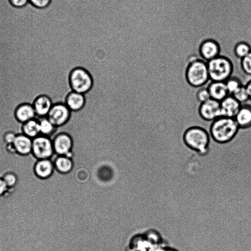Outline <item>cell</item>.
Returning a JSON list of instances; mask_svg holds the SVG:
<instances>
[{"mask_svg": "<svg viewBox=\"0 0 251 251\" xmlns=\"http://www.w3.org/2000/svg\"><path fill=\"white\" fill-rule=\"evenodd\" d=\"M210 140L209 132L200 126H190L185 130L182 135V141L185 146L201 157L209 154Z\"/></svg>", "mask_w": 251, "mask_h": 251, "instance_id": "6da1fadb", "label": "cell"}, {"mask_svg": "<svg viewBox=\"0 0 251 251\" xmlns=\"http://www.w3.org/2000/svg\"><path fill=\"white\" fill-rule=\"evenodd\" d=\"M185 62L184 76L187 83L196 88L204 86L210 81L207 62L197 56L188 57Z\"/></svg>", "mask_w": 251, "mask_h": 251, "instance_id": "7a4b0ae2", "label": "cell"}, {"mask_svg": "<svg viewBox=\"0 0 251 251\" xmlns=\"http://www.w3.org/2000/svg\"><path fill=\"white\" fill-rule=\"evenodd\" d=\"M239 129L234 118L221 116L211 122L208 132L215 142L226 144L234 139Z\"/></svg>", "mask_w": 251, "mask_h": 251, "instance_id": "3957f363", "label": "cell"}, {"mask_svg": "<svg viewBox=\"0 0 251 251\" xmlns=\"http://www.w3.org/2000/svg\"><path fill=\"white\" fill-rule=\"evenodd\" d=\"M207 63L210 81L225 82L232 75L233 61L227 57L219 55Z\"/></svg>", "mask_w": 251, "mask_h": 251, "instance_id": "277c9868", "label": "cell"}, {"mask_svg": "<svg viewBox=\"0 0 251 251\" xmlns=\"http://www.w3.org/2000/svg\"><path fill=\"white\" fill-rule=\"evenodd\" d=\"M68 82L71 91L84 95L92 89L94 84L90 73L81 66L75 67L71 70L68 76Z\"/></svg>", "mask_w": 251, "mask_h": 251, "instance_id": "5b68a950", "label": "cell"}, {"mask_svg": "<svg viewBox=\"0 0 251 251\" xmlns=\"http://www.w3.org/2000/svg\"><path fill=\"white\" fill-rule=\"evenodd\" d=\"M32 153L39 160L52 158L55 154L52 139L42 135L33 138Z\"/></svg>", "mask_w": 251, "mask_h": 251, "instance_id": "8992f818", "label": "cell"}, {"mask_svg": "<svg viewBox=\"0 0 251 251\" xmlns=\"http://www.w3.org/2000/svg\"><path fill=\"white\" fill-rule=\"evenodd\" d=\"M71 114V111L64 102H56L53 103L47 117L55 126L59 128L69 121Z\"/></svg>", "mask_w": 251, "mask_h": 251, "instance_id": "52a82bcc", "label": "cell"}, {"mask_svg": "<svg viewBox=\"0 0 251 251\" xmlns=\"http://www.w3.org/2000/svg\"><path fill=\"white\" fill-rule=\"evenodd\" d=\"M52 141L55 154L72 158L74 141L70 134L63 131L57 132L52 138Z\"/></svg>", "mask_w": 251, "mask_h": 251, "instance_id": "ba28073f", "label": "cell"}, {"mask_svg": "<svg viewBox=\"0 0 251 251\" xmlns=\"http://www.w3.org/2000/svg\"><path fill=\"white\" fill-rule=\"evenodd\" d=\"M198 112L201 119L206 122H212L221 116L220 103L218 101L210 99L205 102L200 103Z\"/></svg>", "mask_w": 251, "mask_h": 251, "instance_id": "9c48e42d", "label": "cell"}, {"mask_svg": "<svg viewBox=\"0 0 251 251\" xmlns=\"http://www.w3.org/2000/svg\"><path fill=\"white\" fill-rule=\"evenodd\" d=\"M221 116L234 118L242 104L229 95L220 102Z\"/></svg>", "mask_w": 251, "mask_h": 251, "instance_id": "30bf717a", "label": "cell"}, {"mask_svg": "<svg viewBox=\"0 0 251 251\" xmlns=\"http://www.w3.org/2000/svg\"><path fill=\"white\" fill-rule=\"evenodd\" d=\"M53 103L52 98L48 95H42L37 97L33 104L37 119L47 117Z\"/></svg>", "mask_w": 251, "mask_h": 251, "instance_id": "8fae6325", "label": "cell"}, {"mask_svg": "<svg viewBox=\"0 0 251 251\" xmlns=\"http://www.w3.org/2000/svg\"><path fill=\"white\" fill-rule=\"evenodd\" d=\"M64 103L73 112H78L83 108L86 103L85 95L71 91L65 97Z\"/></svg>", "mask_w": 251, "mask_h": 251, "instance_id": "7c38bea8", "label": "cell"}, {"mask_svg": "<svg viewBox=\"0 0 251 251\" xmlns=\"http://www.w3.org/2000/svg\"><path fill=\"white\" fill-rule=\"evenodd\" d=\"M206 87L210 98L219 102L229 95L225 82L210 81Z\"/></svg>", "mask_w": 251, "mask_h": 251, "instance_id": "4fadbf2b", "label": "cell"}, {"mask_svg": "<svg viewBox=\"0 0 251 251\" xmlns=\"http://www.w3.org/2000/svg\"><path fill=\"white\" fill-rule=\"evenodd\" d=\"M240 129H246L251 127V104H242L234 117Z\"/></svg>", "mask_w": 251, "mask_h": 251, "instance_id": "5bb4252c", "label": "cell"}, {"mask_svg": "<svg viewBox=\"0 0 251 251\" xmlns=\"http://www.w3.org/2000/svg\"><path fill=\"white\" fill-rule=\"evenodd\" d=\"M12 145L20 154L27 155L32 152V139L23 133L17 135Z\"/></svg>", "mask_w": 251, "mask_h": 251, "instance_id": "9a60e30c", "label": "cell"}, {"mask_svg": "<svg viewBox=\"0 0 251 251\" xmlns=\"http://www.w3.org/2000/svg\"><path fill=\"white\" fill-rule=\"evenodd\" d=\"M200 53L201 58L207 62L219 55L220 49L216 43L208 40L201 45Z\"/></svg>", "mask_w": 251, "mask_h": 251, "instance_id": "2e32d148", "label": "cell"}, {"mask_svg": "<svg viewBox=\"0 0 251 251\" xmlns=\"http://www.w3.org/2000/svg\"><path fill=\"white\" fill-rule=\"evenodd\" d=\"M53 161L50 159H39L35 166L36 175L42 178L49 177L54 170Z\"/></svg>", "mask_w": 251, "mask_h": 251, "instance_id": "e0dca14e", "label": "cell"}, {"mask_svg": "<svg viewBox=\"0 0 251 251\" xmlns=\"http://www.w3.org/2000/svg\"><path fill=\"white\" fill-rule=\"evenodd\" d=\"M15 117L22 124L37 118L33 105L29 103H23L19 105L15 111Z\"/></svg>", "mask_w": 251, "mask_h": 251, "instance_id": "ac0fdd59", "label": "cell"}, {"mask_svg": "<svg viewBox=\"0 0 251 251\" xmlns=\"http://www.w3.org/2000/svg\"><path fill=\"white\" fill-rule=\"evenodd\" d=\"M51 159L53 161L55 169L61 174H67L73 168V160L67 156L55 154Z\"/></svg>", "mask_w": 251, "mask_h": 251, "instance_id": "d6986e66", "label": "cell"}, {"mask_svg": "<svg viewBox=\"0 0 251 251\" xmlns=\"http://www.w3.org/2000/svg\"><path fill=\"white\" fill-rule=\"evenodd\" d=\"M22 130L23 134L32 139L39 136L41 133L39 120L35 118L24 123Z\"/></svg>", "mask_w": 251, "mask_h": 251, "instance_id": "ffe728a7", "label": "cell"}, {"mask_svg": "<svg viewBox=\"0 0 251 251\" xmlns=\"http://www.w3.org/2000/svg\"><path fill=\"white\" fill-rule=\"evenodd\" d=\"M40 124L41 135L52 138L57 133L58 128L55 126L47 117L37 119Z\"/></svg>", "mask_w": 251, "mask_h": 251, "instance_id": "44dd1931", "label": "cell"}, {"mask_svg": "<svg viewBox=\"0 0 251 251\" xmlns=\"http://www.w3.org/2000/svg\"><path fill=\"white\" fill-rule=\"evenodd\" d=\"M229 95H231L243 85L241 80L236 76H231L225 82Z\"/></svg>", "mask_w": 251, "mask_h": 251, "instance_id": "7402d4cb", "label": "cell"}, {"mask_svg": "<svg viewBox=\"0 0 251 251\" xmlns=\"http://www.w3.org/2000/svg\"><path fill=\"white\" fill-rule=\"evenodd\" d=\"M251 51L250 46L245 43H240L237 45L234 50L235 58L239 61L247 55Z\"/></svg>", "mask_w": 251, "mask_h": 251, "instance_id": "603a6c76", "label": "cell"}, {"mask_svg": "<svg viewBox=\"0 0 251 251\" xmlns=\"http://www.w3.org/2000/svg\"><path fill=\"white\" fill-rule=\"evenodd\" d=\"M230 95L242 104L246 103L248 100H250L249 94L245 84L242 85Z\"/></svg>", "mask_w": 251, "mask_h": 251, "instance_id": "cb8c5ba5", "label": "cell"}, {"mask_svg": "<svg viewBox=\"0 0 251 251\" xmlns=\"http://www.w3.org/2000/svg\"><path fill=\"white\" fill-rule=\"evenodd\" d=\"M239 62L243 72L247 75L251 76V51Z\"/></svg>", "mask_w": 251, "mask_h": 251, "instance_id": "d4e9b609", "label": "cell"}, {"mask_svg": "<svg viewBox=\"0 0 251 251\" xmlns=\"http://www.w3.org/2000/svg\"><path fill=\"white\" fill-rule=\"evenodd\" d=\"M196 98L200 103L205 102L211 99L206 86L198 88L196 93Z\"/></svg>", "mask_w": 251, "mask_h": 251, "instance_id": "484cf974", "label": "cell"}, {"mask_svg": "<svg viewBox=\"0 0 251 251\" xmlns=\"http://www.w3.org/2000/svg\"><path fill=\"white\" fill-rule=\"evenodd\" d=\"M3 179L9 188H14L17 185L18 178L16 175L12 173L6 174Z\"/></svg>", "mask_w": 251, "mask_h": 251, "instance_id": "4316f807", "label": "cell"}, {"mask_svg": "<svg viewBox=\"0 0 251 251\" xmlns=\"http://www.w3.org/2000/svg\"><path fill=\"white\" fill-rule=\"evenodd\" d=\"M151 251H180L178 249L166 244L155 246Z\"/></svg>", "mask_w": 251, "mask_h": 251, "instance_id": "83f0119b", "label": "cell"}, {"mask_svg": "<svg viewBox=\"0 0 251 251\" xmlns=\"http://www.w3.org/2000/svg\"><path fill=\"white\" fill-rule=\"evenodd\" d=\"M51 0H29L30 2L34 6L43 8L48 6Z\"/></svg>", "mask_w": 251, "mask_h": 251, "instance_id": "f1b7e54d", "label": "cell"}, {"mask_svg": "<svg viewBox=\"0 0 251 251\" xmlns=\"http://www.w3.org/2000/svg\"><path fill=\"white\" fill-rule=\"evenodd\" d=\"M17 134L13 132H8L4 135V140L7 144H12L16 138Z\"/></svg>", "mask_w": 251, "mask_h": 251, "instance_id": "f546056e", "label": "cell"}, {"mask_svg": "<svg viewBox=\"0 0 251 251\" xmlns=\"http://www.w3.org/2000/svg\"><path fill=\"white\" fill-rule=\"evenodd\" d=\"M11 3L17 7H21L26 5L29 1V0H10Z\"/></svg>", "mask_w": 251, "mask_h": 251, "instance_id": "4dcf8cb0", "label": "cell"}, {"mask_svg": "<svg viewBox=\"0 0 251 251\" xmlns=\"http://www.w3.org/2000/svg\"><path fill=\"white\" fill-rule=\"evenodd\" d=\"M8 189L3 178H0V196L5 194L8 192Z\"/></svg>", "mask_w": 251, "mask_h": 251, "instance_id": "1f68e13d", "label": "cell"}, {"mask_svg": "<svg viewBox=\"0 0 251 251\" xmlns=\"http://www.w3.org/2000/svg\"><path fill=\"white\" fill-rule=\"evenodd\" d=\"M245 85L249 94V99L251 100V79Z\"/></svg>", "mask_w": 251, "mask_h": 251, "instance_id": "d6a6232c", "label": "cell"}]
</instances>
